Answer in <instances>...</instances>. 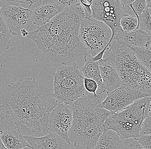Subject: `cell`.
I'll list each match as a JSON object with an SVG mask.
<instances>
[{
    "mask_svg": "<svg viewBox=\"0 0 151 149\" xmlns=\"http://www.w3.org/2000/svg\"><path fill=\"white\" fill-rule=\"evenodd\" d=\"M58 104L45 83L34 78L4 85L0 89L1 130L12 128L24 136L47 135L49 115Z\"/></svg>",
    "mask_w": 151,
    "mask_h": 149,
    "instance_id": "6da1fadb",
    "label": "cell"
},
{
    "mask_svg": "<svg viewBox=\"0 0 151 149\" xmlns=\"http://www.w3.org/2000/svg\"><path fill=\"white\" fill-rule=\"evenodd\" d=\"M85 18L80 6L68 7L27 36L38 50L54 63L66 65L84 61L88 53L80 37L81 21Z\"/></svg>",
    "mask_w": 151,
    "mask_h": 149,
    "instance_id": "7a4b0ae2",
    "label": "cell"
},
{
    "mask_svg": "<svg viewBox=\"0 0 151 149\" xmlns=\"http://www.w3.org/2000/svg\"><path fill=\"white\" fill-rule=\"evenodd\" d=\"M101 93L84 95L72 102L73 121L68 133L71 142L80 149H93L112 112L103 106Z\"/></svg>",
    "mask_w": 151,
    "mask_h": 149,
    "instance_id": "3957f363",
    "label": "cell"
},
{
    "mask_svg": "<svg viewBox=\"0 0 151 149\" xmlns=\"http://www.w3.org/2000/svg\"><path fill=\"white\" fill-rule=\"evenodd\" d=\"M103 57L113 63L121 81L126 87L151 97V73L137 58L129 46L117 40L111 41Z\"/></svg>",
    "mask_w": 151,
    "mask_h": 149,
    "instance_id": "277c9868",
    "label": "cell"
},
{
    "mask_svg": "<svg viewBox=\"0 0 151 149\" xmlns=\"http://www.w3.org/2000/svg\"><path fill=\"white\" fill-rule=\"evenodd\" d=\"M150 112L151 97H143L120 111L112 113L106 119L104 129L115 131L122 140L137 139L142 124Z\"/></svg>",
    "mask_w": 151,
    "mask_h": 149,
    "instance_id": "5b68a950",
    "label": "cell"
},
{
    "mask_svg": "<svg viewBox=\"0 0 151 149\" xmlns=\"http://www.w3.org/2000/svg\"><path fill=\"white\" fill-rule=\"evenodd\" d=\"M53 75V96L58 104H70L85 95L84 77L75 63L63 65Z\"/></svg>",
    "mask_w": 151,
    "mask_h": 149,
    "instance_id": "8992f818",
    "label": "cell"
},
{
    "mask_svg": "<svg viewBox=\"0 0 151 149\" xmlns=\"http://www.w3.org/2000/svg\"><path fill=\"white\" fill-rule=\"evenodd\" d=\"M79 34L92 60L102 59L112 37L111 29L103 22L84 18L80 23Z\"/></svg>",
    "mask_w": 151,
    "mask_h": 149,
    "instance_id": "52a82bcc",
    "label": "cell"
},
{
    "mask_svg": "<svg viewBox=\"0 0 151 149\" xmlns=\"http://www.w3.org/2000/svg\"><path fill=\"white\" fill-rule=\"evenodd\" d=\"M124 6L120 0H94L91 18L105 24L111 29L112 38L123 31L120 21L124 15Z\"/></svg>",
    "mask_w": 151,
    "mask_h": 149,
    "instance_id": "ba28073f",
    "label": "cell"
},
{
    "mask_svg": "<svg viewBox=\"0 0 151 149\" xmlns=\"http://www.w3.org/2000/svg\"><path fill=\"white\" fill-rule=\"evenodd\" d=\"M0 11L9 32L14 36L21 35L23 29L28 30L33 24L32 10L20 6L0 7Z\"/></svg>",
    "mask_w": 151,
    "mask_h": 149,
    "instance_id": "9c48e42d",
    "label": "cell"
},
{
    "mask_svg": "<svg viewBox=\"0 0 151 149\" xmlns=\"http://www.w3.org/2000/svg\"><path fill=\"white\" fill-rule=\"evenodd\" d=\"M73 121V112L70 104H58L49 115V132L55 134L68 143H70L68 133L72 126Z\"/></svg>",
    "mask_w": 151,
    "mask_h": 149,
    "instance_id": "30bf717a",
    "label": "cell"
},
{
    "mask_svg": "<svg viewBox=\"0 0 151 149\" xmlns=\"http://www.w3.org/2000/svg\"><path fill=\"white\" fill-rule=\"evenodd\" d=\"M145 97H147L139 92L126 87H120L108 92L106 98L102 104L107 110L116 113L122 110L138 100Z\"/></svg>",
    "mask_w": 151,
    "mask_h": 149,
    "instance_id": "8fae6325",
    "label": "cell"
},
{
    "mask_svg": "<svg viewBox=\"0 0 151 149\" xmlns=\"http://www.w3.org/2000/svg\"><path fill=\"white\" fill-rule=\"evenodd\" d=\"M32 149H72L68 143L59 136L53 133L42 137L24 136Z\"/></svg>",
    "mask_w": 151,
    "mask_h": 149,
    "instance_id": "7c38bea8",
    "label": "cell"
},
{
    "mask_svg": "<svg viewBox=\"0 0 151 149\" xmlns=\"http://www.w3.org/2000/svg\"><path fill=\"white\" fill-rule=\"evenodd\" d=\"M104 92L113 91L121 86V81L112 61L104 58L97 61Z\"/></svg>",
    "mask_w": 151,
    "mask_h": 149,
    "instance_id": "4fadbf2b",
    "label": "cell"
},
{
    "mask_svg": "<svg viewBox=\"0 0 151 149\" xmlns=\"http://www.w3.org/2000/svg\"><path fill=\"white\" fill-rule=\"evenodd\" d=\"M117 40L132 47L151 48L150 35L142 29H135L131 32L122 31L114 36L110 41Z\"/></svg>",
    "mask_w": 151,
    "mask_h": 149,
    "instance_id": "5bb4252c",
    "label": "cell"
},
{
    "mask_svg": "<svg viewBox=\"0 0 151 149\" xmlns=\"http://www.w3.org/2000/svg\"><path fill=\"white\" fill-rule=\"evenodd\" d=\"M66 8L56 2L41 5L32 10V23L38 27L45 25Z\"/></svg>",
    "mask_w": 151,
    "mask_h": 149,
    "instance_id": "9a60e30c",
    "label": "cell"
},
{
    "mask_svg": "<svg viewBox=\"0 0 151 149\" xmlns=\"http://www.w3.org/2000/svg\"><path fill=\"white\" fill-rule=\"evenodd\" d=\"M1 138L3 144L7 149L30 148L25 137L17 129L9 128L4 131L1 130Z\"/></svg>",
    "mask_w": 151,
    "mask_h": 149,
    "instance_id": "2e32d148",
    "label": "cell"
},
{
    "mask_svg": "<svg viewBox=\"0 0 151 149\" xmlns=\"http://www.w3.org/2000/svg\"><path fill=\"white\" fill-rule=\"evenodd\" d=\"M122 140L116 132L112 130L104 129L93 149H124Z\"/></svg>",
    "mask_w": 151,
    "mask_h": 149,
    "instance_id": "e0dca14e",
    "label": "cell"
},
{
    "mask_svg": "<svg viewBox=\"0 0 151 149\" xmlns=\"http://www.w3.org/2000/svg\"><path fill=\"white\" fill-rule=\"evenodd\" d=\"M91 57L88 55L86 57L85 59L86 64L80 71L83 73L84 78L95 81L98 84V89L102 91V92H104L99 64L97 61L92 60Z\"/></svg>",
    "mask_w": 151,
    "mask_h": 149,
    "instance_id": "ac0fdd59",
    "label": "cell"
},
{
    "mask_svg": "<svg viewBox=\"0 0 151 149\" xmlns=\"http://www.w3.org/2000/svg\"><path fill=\"white\" fill-rule=\"evenodd\" d=\"M12 38L0 11V55L9 49Z\"/></svg>",
    "mask_w": 151,
    "mask_h": 149,
    "instance_id": "d6986e66",
    "label": "cell"
},
{
    "mask_svg": "<svg viewBox=\"0 0 151 149\" xmlns=\"http://www.w3.org/2000/svg\"><path fill=\"white\" fill-rule=\"evenodd\" d=\"M129 47L132 49L142 65L151 73V48Z\"/></svg>",
    "mask_w": 151,
    "mask_h": 149,
    "instance_id": "ffe728a7",
    "label": "cell"
},
{
    "mask_svg": "<svg viewBox=\"0 0 151 149\" xmlns=\"http://www.w3.org/2000/svg\"><path fill=\"white\" fill-rule=\"evenodd\" d=\"M151 8H147L140 15H136L138 24L136 29H142L151 35Z\"/></svg>",
    "mask_w": 151,
    "mask_h": 149,
    "instance_id": "44dd1931",
    "label": "cell"
},
{
    "mask_svg": "<svg viewBox=\"0 0 151 149\" xmlns=\"http://www.w3.org/2000/svg\"><path fill=\"white\" fill-rule=\"evenodd\" d=\"M137 17L132 15L124 14L120 21V25L124 32H131L135 30L137 26Z\"/></svg>",
    "mask_w": 151,
    "mask_h": 149,
    "instance_id": "7402d4cb",
    "label": "cell"
},
{
    "mask_svg": "<svg viewBox=\"0 0 151 149\" xmlns=\"http://www.w3.org/2000/svg\"><path fill=\"white\" fill-rule=\"evenodd\" d=\"M129 5L136 16H139L147 8L146 0H135Z\"/></svg>",
    "mask_w": 151,
    "mask_h": 149,
    "instance_id": "603a6c76",
    "label": "cell"
},
{
    "mask_svg": "<svg viewBox=\"0 0 151 149\" xmlns=\"http://www.w3.org/2000/svg\"><path fill=\"white\" fill-rule=\"evenodd\" d=\"M151 112L146 117L142 124L139 134L144 135H151Z\"/></svg>",
    "mask_w": 151,
    "mask_h": 149,
    "instance_id": "cb8c5ba5",
    "label": "cell"
},
{
    "mask_svg": "<svg viewBox=\"0 0 151 149\" xmlns=\"http://www.w3.org/2000/svg\"><path fill=\"white\" fill-rule=\"evenodd\" d=\"M80 5L83 7V10L84 12L85 18H91L92 11H91V5L93 3L94 0H78Z\"/></svg>",
    "mask_w": 151,
    "mask_h": 149,
    "instance_id": "d4e9b609",
    "label": "cell"
},
{
    "mask_svg": "<svg viewBox=\"0 0 151 149\" xmlns=\"http://www.w3.org/2000/svg\"><path fill=\"white\" fill-rule=\"evenodd\" d=\"M122 140L124 146V149H144L139 145L136 138L130 137Z\"/></svg>",
    "mask_w": 151,
    "mask_h": 149,
    "instance_id": "484cf974",
    "label": "cell"
},
{
    "mask_svg": "<svg viewBox=\"0 0 151 149\" xmlns=\"http://www.w3.org/2000/svg\"><path fill=\"white\" fill-rule=\"evenodd\" d=\"M84 85L85 89L90 93L96 94L98 89V85L95 81L90 78H84Z\"/></svg>",
    "mask_w": 151,
    "mask_h": 149,
    "instance_id": "4316f807",
    "label": "cell"
},
{
    "mask_svg": "<svg viewBox=\"0 0 151 149\" xmlns=\"http://www.w3.org/2000/svg\"><path fill=\"white\" fill-rule=\"evenodd\" d=\"M151 135L140 134L137 138V140L144 149H151Z\"/></svg>",
    "mask_w": 151,
    "mask_h": 149,
    "instance_id": "83f0119b",
    "label": "cell"
},
{
    "mask_svg": "<svg viewBox=\"0 0 151 149\" xmlns=\"http://www.w3.org/2000/svg\"><path fill=\"white\" fill-rule=\"evenodd\" d=\"M56 2L66 8L80 6L78 0H56Z\"/></svg>",
    "mask_w": 151,
    "mask_h": 149,
    "instance_id": "f1b7e54d",
    "label": "cell"
},
{
    "mask_svg": "<svg viewBox=\"0 0 151 149\" xmlns=\"http://www.w3.org/2000/svg\"><path fill=\"white\" fill-rule=\"evenodd\" d=\"M23 4V0H0V7L14 6H19Z\"/></svg>",
    "mask_w": 151,
    "mask_h": 149,
    "instance_id": "f546056e",
    "label": "cell"
},
{
    "mask_svg": "<svg viewBox=\"0 0 151 149\" xmlns=\"http://www.w3.org/2000/svg\"><path fill=\"white\" fill-rule=\"evenodd\" d=\"M23 4H30L28 8L31 10L42 5V0H23Z\"/></svg>",
    "mask_w": 151,
    "mask_h": 149,
    "instance_id": "4dcf8cb0",
    "label": "cell"
},
{
    "mask_svg": "<svg viewBox=\"0 0 151 149\" xmlns=\"http://www.w3.org/2000/svg\"><path fill=\"white\" fill-rule=\"evenodd\" d=\"M134 1L135 0H120L121 3L123 6L132 4Z\"/></svg>",
    "mask_w": 151,
    "mask_h": 149,
    "instance_id": "1f68e13d",
    "label": "cell"
},
{
    "mask_svg": "<svg viewBox=\"0 0 151 149\" xmlns=\"http://www.w3.org/2000/svg\"><path fill=\"white\" fill-rule=\"evenodd\" d=\"M28 34H29V32L28 30H26V29H23L21 31V36L23 37L28 36Z\"/></svg>",
    "mask_w": 151,
    "mask_h": 149,
    "instance_id": "d6a6232c",
    "label": "cell"
},
{
    "mask_svg": "<svg viewBox=\"0 0 151 149\" xmlns=\"http://www.w3.org/2000/svg\"><path fill=\"white\" fill-rule=\"evenodd\" d=\"M42 4H49L56 2V0H42Z\"/></svg>",
    "mask_w": 151,
    "mask_h": 149,
    "instance_id": "836d02e7",
    "label": "cell"
},
{
    "mask_svg": "<svg viewBox=\"0 0 151 149\" xmlns=\"http://www.w3.org/2000/svg\"><path fill=\"white\" fill-rule=\"evenodd\" d=\"M0 149H7L5 147L4 145L3 144L1 140V130H0Z\"/></svg>",
    "mask_w": 151,
    "mask_h": 149,
    "instance_id": "e575fe53",
    "label": "cell"
},
{
    "mask_svg": "<svg viewBox=\"0 0 151 149\" xmlns=\"http://www.w3.org/2000/svg\"><path fill=\"white\" fill-rule=\"evenodd\" d=\"M147 8H151V0H146Z\"/></svg>",
    "mask_w": 151,
    "mask_h": 149,
    "instance_id": "d590c367",
    "label": "cell"
},
{
    "mask_svg": "<svg viewBox=\"0 0 151 149\" xmlns=\"http://www.w3.org/2000/svg\"><path fill=\"white\" fill-rule=\"evenodd\" d=\"M21 149H32L30 148H28V147H25V148H22Z\"/></svg>",
    "mask_w": 151,
    "mask_h": 149,
    "instance_id": "8d00e7d4",
    "label": "cell"
}]
</instances>
